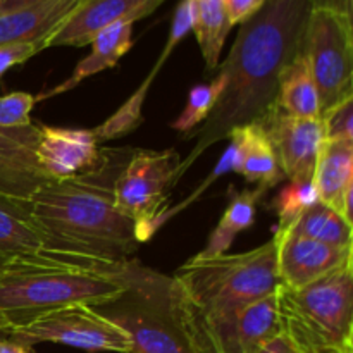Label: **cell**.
Segmentation results:
<instances>
[{
  "label": "cell",
  "instance_id": "cell-1",
  "mask_svg": "<svg viewBox=\"0 0 353 353\" xmlns=\"http://www.w3.org/2000/svg\"><path fill=\"white\" fill-rule=\"evenodd\" d=\"M137 148H102L83 174L48 181L30 199L41 255L92 265H121L138 250L137 226L116 205V181Z\"/></svg>",
  "mask_w": 353,
  "mask_h": 353
},
{
  "label": "cell",
  "instance_id": "cell-2",
  "mask_svg": "<svg viewBox=\"0 0 353 353\" xmlns=\"http://www.w3.org/2000/svg\"><path fill=\"white\" fill-rule=\"evenodd\" d=\"M310 10V0H265L250 19L241 23L230 55L217 65L226 79L223 93L193 134L196 143L179 164L176 183L231 130L257 123L268 112L276 100L279 72L302 48Z\"/></svg>",
  "mask_w": 353,
  "mask_h": 353
},
{
  "label": "cell",
  "instance_id": "cell-3",
  "mask_svg": "<svg viewBox=\"0 0 353 353\" xmlns=\"http://www.w3.org/2000/svg\"><path fill=\"white\" fill-rule=\"evenodd\" d=\"M126 292L95 307L130 336L133 353H223L199 307L176 276L137 259L121 264Z\"/></svg>",
  "mask_w": 353,
  "mask_h": 353
},
{
  "label": "cell",
  "instance_id": "cell-4",
  "mask_svg": "<svg viewBox=\"0 0 353 353\" xmlns=\"http://www.w3.org/2000/svg\"><path fill=\"white\" fill-rule=\"evenodd\" d=\"M124 292L121 265L81 264L47 255L14 259L0 269V327L7 331L64 307H100Z\"/></svg>",
  "mask_w": 353,
  "mask_h": 353
},
{
  "label": "cell",
  "instance_id": "cell-5",
  "mask_svg": "<svg viewBox=\"0 0 353 353\" xmlns=\"http://www.w3.org/2000/svg\"><path fill=\"white\" fill-rule=\"evenodd\" d=\"M174 276L205 317L223 352L236 314L278 290V245L271 240L241 254L190 259Z\"/></svg>",
  "mask_w": 353,
  "mask_h": 353
},
{
  "label": "cell",
  "instance_id": "cell-6",
  "mask_svg": "<svg viewBox=\"0 0 353 353\" xmlns=\"http://www.w3.org/2000/svg\"><path fill=\"white\" fill-rule=\"evenodd\" d=\"M281 330L302 353L353 352V264L292 290H276Z\"/></svg>",
  "mask_w": 353,
  "mask_h": 353
},
{
  "label": "cell",
  "instance_id": "cell-7",
  "mask_svg": "<svg viewBox=\"0 0 353 353\" xmlns=\"http://www.w3.org/2000/svg\"><path fill=\"white\" fill-rule=\"evenodd\" d=\"M319 95L321 116L353 97L352 16L312 9L302 41ZM319 116V117H321Z\"/></svg>",
  "mask_w": 353,
  "mask_h": 353
},
{
  "label": "cell",
  "instance_id": "cell-8",
  "mask_svg": "<svg viewBox=\"0 0 353 353\" xmlns=\"http://www.w3.org/2000/svg\"><path fill=\"white\" fill-rule=\"evenodd\" d=\"M181 157L174 150L137 148L116 181V205L137 226L138 243L152 240L155 219L168 209Z\"/></svg>",
  "mask_w": 353,
  "mask_h": 353
},
{
  "label": "cell",
  "instance_id": "cell-9",
  "mask_svg": "<svg viewBox=\"0 0 353 353\" xmlns=\"http://www.w3.org/2000/svg\"><path fill=\"white\" fill-rule=\"evenodd\" d=\"M7 338L24 347L59 343L86 352L133 353L130 336L95 307L71 305L38 316L6 331Z\"/></svg>",
  "mask_w": 353,
  "mask_h": 353
},
{
  "label": "cell",
  "instance_id": "cell-10",
  "mask_svg": "<svg viewBox=\"0 0 353 353\" xmlns=\"http://www.w3.org/2000/svg\"><path fill=\"white\" fill-rule=\"evenodd\" d=\"M257 124L271 141L279 168L288 181L314 179L317 155L324 141L319 117L305 119L290 116L272 103Z\"/></svg>",
  "mask_w": 353,
  "mask_h": 353
},
{
  "label": "cell",
  "instance_id": "cell-11",
  "mask_svg": "<svg viewBox=\"0 0 353 353\" xmlns=\"http://www.w3.org/2000/svg\"><path fill=\"white\" fill-rule=\"evenodd\" d=\"M272 240L278 245L279 285L285 288H303L353 264V248H334L292 233Z\"/></svg>",
  "mask_w": 353,
  "mask_h": 353
},
{
  "label": "cell",
  "instance_id": "cell-12",
  "mask_svg": "<svg viewBox=\"0 0 353 353\" xmlns=\"http://www.w3.org/2000/svg\"><path fill=\"white\" fill-rule=\"evenodd\" d=\"M37 161L50 181L74 178L99 164L102 147L93 130L40 126Z\"/></svg>",
  "mask_w": 353,
  "mask_h": 353
},
{
  "label": "cell",
  "instance_id": "cell-13",
  "mask_svg": "<svg viewBox=\"0 0 353 353\" xmlns=\"http://www.w3.org/2000/svg\"><path fill=\"white\" fill-rule=\"evenodd\" d=\"M164 0H85L47 40L50 47H85L105 28L150 16Z\"/></svg>",
  "mask_w": 353,
  "mask_h": 353
},
{
  "label": "cell",
  "instance_id": "cell-14",
  "mask_svg": "<svg viewBox=\"0 0 353 353\" xmlns=\"http://www.w3.org/2000/svg\"><path fill=\"white\" fill-rule=\"evenodd\" d=\"M40 140V126L3 130L0 128V193L31 199L34 192L50 179L41 172L37 161V145Z\"/></svg>",
  "mask_w": 353,
  "mask_h": 353
},
{
  "label": "cell",
  "instance_id": "cell-15",
  "mask_svg": "<svg viewBox=\"0 0 353 353\" xmlns=\"http://www.w3.org/2000/svg\"><path fill=\"white\" fill-rule=\"evenodd\" d=\"M190 31H192V7H190V0H181V2L178 3V7H176L174 16H172L171 30H169L164 48H162L161 55L157 57L155 64L152 65L150 72L145 76L141 85L133 92V95H131L130 99L112 114V116H109L102 124L93 128V133H95L99 143H105V141L126 137V134L133 133V131L143 123V103L145 99H147L152 83H154L155 76H157L159 71L164 68L169 55L174 52V48L181 43V40L190 33Z\"/></svg>",
  "mask_w": 353,
  "mask_h": 353
},
{
  "label": "cell",
  "instance_id": "cell-16",
  "mask_svg": "<svg viewBox=\"0 0 353 353\" xmlns=\"http://www.w3.org/2000/svg\"><path fill=\"white\" fill-rule=\"evenodd\" d=\"M317 199L352 223L353 141H323L314 169Z\"/></svg>",
  "mask_w": 353,
  "mask_h": 353
},
{
  "label": "cell",
  "instance_id": "cell-17",
  "mask_svg": "<svg viewBox=\"0 0 353 353\" xmlns=\"http://www.w3.org/2000/svg\"><path fill=\"white\" fill-rule=\"evenodd\" d=\"M85 0H41L0 14V43L47 40L72 16Z\"/></svg>",
  "mask_w": 353,
  "mask_h": 353
},
{
  "label": "cell",
  "instance_id": "cell-18",
  "mask_svg": "<svg viewBox=\"0 0 353 353\" xmlns=\"http://www.w3.org/2000/svg\"><path fill=\"white\" fill-rule=\"evenodd\" d=\"M133 24L134 23H131V21H121V23H116L100 31L90 43L92 52L74 65V71L71 72V76L59 85L52 86L50 90L38 93L34 97V102H43V100L54 99V97L64 95L90 76L114 68L133 45V40H131Z\"/></svg>",
  "mask_w": 353,
  "mask_h": 353
},
{
  "label": "cell",
  "instance_id": "cell-19",
  "mask_svg": "<svg viewBox=\"0 0 353 353\" xmlns=\"http://www.w3.org/2000/svg\"><path fill=\"white\" fill-rule=\"evenodd\" d=\"M228 138L236 147L234 172L243 176L247 183H254L257 188L269 192L285 181L286 178L279 168L271 141L257 123L234 128Z\"/></svg>",
  "mask_w": 353,
  "mask_h": 353
},
{
  "label": "cell",
  "instance_id": "cell-20",
  "mask_svg": "<svg viewBox=\"0 0 353 353\" xmlns=\"http://www.w3.org/2000/svg\"><path fill=\"white\" fill-rule=\"evenodd\" d=\"M283 333L276 292L248 303L234 317L223 353H257L262 345Z\"/></svg>",
  "mask_w": 353,
  "mask_h": 353
},
{
  "label": "cell",
  "instance_id": "cell-21",
  "mask_svg": "<svg viewBox=\"0 0 353 353\" xmlns=\"http://www.w3.org/2000/svg\"><path fill=\"white\" fill-rule=\"evenodd\" d=\"M31 255H41V236L30 199L0 193V259L9 262Z\"/></svg>",
  "mask_w": 353,
  "mask_h": 353
},
{
  "label": "cell",
  "instance_id": "cell-22",
  "mask_svg": "<svg viewBox=\"0 0 353 353\" xmlns=\"http://www.w3.org/2000/svg\"><path fill=\"white\" fill-rule=\"evenodd\" d=\"M262 188L255 186L254 190H241V192H231L230 203L226 210L221 216L219 223L210 233L205 247L195 255V261H205V259L219 257V255L228 254L230 247L233 245L234 238L241 231L254 226L255 214H257V205L264 195Z\"/></svg>",
  "mask_w": 353,
  "mask_h": 353
},
{
  "label": "cell",
  "instance_id": "cell-23",
  "mask_svg": "<svg viewBox=\"0 0 353 353\" xmlns=\"http://www.w3.org/2000/svg\"><path fill=\"white\" fill-rule=\"evenodd\" d=\"M274 103L290 116L305 119L321 116L317 86L302 48L279 72Z\"/></svg>",
  "mask_w": 353,
  "mask_h": 353
},
{
  "label": "cell",
  "instance_id": "cell-24",
  "mask_svg": "<svg viewBox=\"0 0 353 353\" xmlns=\"http://www.w3.org/2000/svg\"><path fill=\"white\" fill-rule=\"evenodd\" d=\"M192 31L199 41L200 52L209 71L217 69L221 52L230 34L231 24L223 0H190Z\"/></svg>",
  "mask_w": 353,
  "mask_h": 353
},
{
  "label": "cell",
  "instance_id": "cell-25",
  "mask_svg": "<svg viewBox=\"0 0 353 353\" xmlns=\"http://www.w3.org/2000/svg\"><path fill=\"white\" fill-rule=\"evenodd\" d=\"M290 233L321 241L334 248H353L352 223L321 202L310 205Z\"/></svg>",
  "mask_w": 353,
  "mask_h": 353
},
{
  "label": "cell",
  "instance_id": "cell-26",
  "mask_svg": "<svg viewBox=\"0 0 353 353\" xmlns=\"http://www.w3.org/2000/svg\"><path fill=\"white\" fill-rule=\"evenodd\" d=\"M316 202H319V199H317L314 179L288 181V185L283 186L271 202L279 219L274 236H283V234L290 233L296 221L302 217V214Z\"/></svg>",
  "mask_w": 353,
  "mask_h": 353
},
{
  "label": "cell",
  "instance_id": "cell-27",
  "mask_svg": "<svg viewBox=\"0 0 353 353\" xmlns=\"http://www.w3.org/2000/svg\"><path fill=\"white\" fill-rule=\"evenodd\" d=\"M224 83H226L224 74L217 71L216 78L210 83L193 86L188 93V99H186L185 109L172 121L171 126L176 131H179V133H190L199 124L205 123V119L210 116L214 107H216L221 93H223Z\"/></svg>",
  "mask_w": 353,
  "mask_h": 353
},
{
  "label": "cell",
  "instance_id": "cell-28",
  "mask_svg": "<svg viewBox=\"0 0 353 353\" xmlns=\"http://www.w3.org/2000/svg\"><path fill=\"white\" fill-rule=\"evenodd\" d=\"M234 168H236V147H234V145L230 141V147L223 152V155L219 157L217 164L214 165V169L210 171V174L207 176V178L203 179L199 186H196L195 192H193L188 199H185L181 203H178L176 207H168V209H165L164 212L157 217V219H155L154 226H152V233L154 234L157 233V231L161 230V228L164 226L168 221H171L172 217L178 216V214L183 212L185 209H188L192 203H195L196 200H199L200 196H202L203 193H205L207 190H209L210 186L217 181V179L223 178V176L228 174V172H231V171L234 172Z\"/></svg>",
  "mask_w": 353,
  "mask_h": 353
},
{
  "label": "cell",
  "instance_id": "cell-29",
  "mask_svg": "<svg viewBox=\"0 0 353 353\" xmlns=\"http://www.w3.org/2000/svg\"><path fill=\"white\" fill-rule=\"evenodd\" d=\"M34 103V95L28 92H12L0 97V128L12 130L33 124L30 114Z\"/></svg>",
  "mask_w": 353,
  "mask_h": 353
},
{
  "label": "cell",
  "instance_id": "cell-30",
  "mask_svg": "<svg viewBox=\"0 0 353 353\" xmlns=\"http://www.w3.org/2000/svg\"><path fill=\"white\" fill-rule=\"evenodd\" d=\"M324 141H353V97L321 116Z\"/></svg>",
  "mask_w": 353,
  "mask_h": 353
},
{
  "label": "cell",
  "instance_id": "cell-31",
  "mask_svg": "<svg viewBox=\"0 0 353 353\" xmlns=\"http://www.w3.org/2000/svg\"><path fill=\"white\" fill-rule=\"evenodd\" d=\"M43 40L31 41H9V43H0V78L14 65L24 64L28 59L37 55L38 52L45 50Z\"/></svg>",
  "mask_w": 353,
  "mask_h": 353
},
{
  "label": "cell",
  "instance_id": "cell-32",
  "mask_svg": "<svg viewBox=\"0 0 353 353\" xmlns=\"http://www.w3.org/2000/svg\"><path fill=\"white\" fill-rule=\"evenodd\" d=\"M265 0H223V6L226 9L228 17L231 24H241L250 19L262 6Z\"/></svg>",
  "mask_w": 353,
  "mask_h": 353
},
{
  "label": "cell",
  "instance_id": "cell-33",
  "mask_svg": "<svg viewBox=\"0 0 353 353\" xmlns=\"http://www.w3.org/2000/svg\"><path fill=\"white\" fill-rule=\"evenodd\" d=\"M257 353H302L296 348V345L286 336L285 333H279L278 336H274L272 340H269L268 343L262 345L259 348Z\"/></svg>",
  "mask_w": 353,
  "mask_h": 353
},
{
  "label": "cell",
  "instance_id": "cell-34",
  "mask_svg": "<svg viewBox=\"0 0 353 353\" xmlns=\"http://www.w3.org/2000/svg\"><path fill=\"white\" fill-rule=\"evenodd\" d=\"M312 9H327L352 16V0H310Z\"/></svg>",
  "mask_w": 353,
  "mask_h": 353
},
{
  "label": "cell",
  "instance_id": "cell-35",
  "mask_svg": "<svg viewBox=\"0 0 353 353\" xmlns=\"http://www.w3.org/2000/svg\"><path fill=\"white\" fill-rule=\"evenodd\" d=\"M0 353H31V350L30 347L16 343L10 338H7V334H3V336H0Z\"/></svg>",
  "mask_w": 353,
  "mask_h": 353
},
{
  "label": "cell",
  "instance_id": "cell-36",
  "mask_svg": "<svg viewBox=\"0 0 353 353\" xmlns=\"http://www.w3.org/2000/svg\"><path fill=\"white\" fill-rule=\"evenodd\" d=\"M41 2V0H0V14L10 12V10L21 9V7L31 6V3Z\"/></svg>",
  "mask_w": 353,
  "mask_h": 353
},
{
  "label": "cell",
  "instance_id": "cell-37",
  "mask_svg": "<svg viewBox=\"0 0 353 353\" xmlns=\"http://www.w3.org/2000/svg\"><path fill=\"white\" fill-rule=\"evenodd\" d=\"M327 353H353V352H340V350H334V352H327Z\"/></svg>",
  "mask_w": 353,
  "mask_h": 353
},
{
  "label": "cell",
  "instance_id": "cell-38",
  "mask_svg": "<svg viewBox=\"0 0 353 353\" xmlns=\"http://www.w3.org/2000/svg\"><path fill=\"white\" fill-rule=\"evenodd\" d=\"M3 334H6V331H3L2 327H0V336H3Z\"/></svg>",
  "mask_w": 353,
  "mask_h": 353
},
{
  "label": "cell",
  "instance_id": "cell-39",
  "mask_svg": "<svg viewBox=\"0 0 353 353\" xmlns=\"http://www.w3.org/2000/svg\"><path fill=\"white\" fill-rule=\"evenodd\" d=\"M3 264H6V262H3L2 259H0V269H2V265H3Z\"/></svg>",
  "mask_w": 353,
  "mask_h": 353
}]
</instances>
